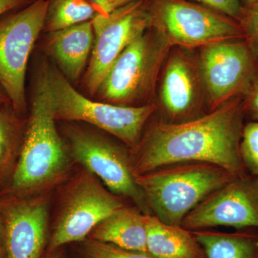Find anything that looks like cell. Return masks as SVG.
<instances>
[{"label":"cell","mask_w":258,"mask_h":258,"mask_svg":"<svg viewBox=\"0 0 258 258\" xmlns=\"http://www.w3.org/2000/svg\"><path fill=\"white\" fill-rule=\"evenodd\" d=\"M240 97L195 119L151 125L130 150L135 176L181 162L210 163L235 176L248 174L240 156L245 113Z\"/></svg>","instance_id":"cell-1"},{"label":"cell","mask_w":258,"mask_h":258,"mask_svg":"<svg viewBox=\"0 0 258 258\" xmlns=\"http://www.w3.org/2000/svg\"><path fill=\"white\" fill-rule=\"evenodd\" d=\"M46 95L36 83L11 189L17 198L48 192L69 177L71 159L57 130Z\"/></svg>","instance_id":"cell-2"},{"label":"cell","mask_w":258,"mask_h":258,"mask_svg":"<svg viewBox=\"0 0 258 258\" xmlns=\"http://www.w3.org/2000/svg\"><path fill=\"white\" fill-rule=\"evenodd\" d=\"M37 81L46 95L55 120L85 122L111 134L130 150L138 146L144 127L157 109L153 103L123 106L93 101L76 91L57 68L49 64Z\"/></svg>","instance_id":"cell-3"},{"label":"cell","mask_w":258,"mask_h":258,"mask_svg":"<svg viewBox=\"0 0 258 258\" xmlns=\"http://www.w3.org/2000/svg\"><path fill=\"white\" fill-rule=\"evenodd\" d=\"M237 176L207 162H181L136 176L151 214L181 225L183 219L209 195Z\"/></svg>","instance_id":"cell-4"},{"label":"cell","mask_w":258,"mask_h":258,"mask_svg":"<svg viewBox=\"0 0 258 258\" xmlns=\"http://www.w3.org/2000/svg\"><path fill=\"white\" fill-rule=\"evenodd\" d=\"M169 45L152 28L126 47L107 73L95 96L105 103L143 106L154 86Z\"/></svg>","instance_id":"cell-5"},{"label":"cell","mask_w":258,"mask_h":258,"mask_svg":"<svg viewBox=\"0 0 258 258\" xmlns=\"http://www.w3.org/2000/svg\"><path fill=\"white\" fill-rule=\"evenodd\" d=\"M150 28L170 45L205 47L245 39L238 22L189 0H146Z\"/></svg>","instance_id":"cell-6"},{"label":"cell","mask_w":258,"mask_h":258,"mask_svg":"<svg viewBox=\"0 0 258 258\" xmlns=\"http://www.w3.org/2000/svg\"><path fill=\"white\" fill-rule=\"evenodd\" d=\"M72 161L96 176L110 191L152 215L136 181L130 150L92 129L69 124L64 128Z\"/></svg>","instance_id":"cell-7"},{"label":"cell","mask_w":258,"mask_h":258,"mask_svg":"<svg viewBox=\"0 0 258 258\" xmlns=\"http://www.w3.org/2000/svg\"><path fill=\"white\" fill-rule=\"evenodd\" d=\"M48 243V253L83 242L98 224L126 204L96 176L83 169L64 189Z\"/></svg>","instance_id":"cell-8"},{"label":"cell","mask_w":258,"mask_h":258,"mask_svg":"<svg viewBox=\"0 0 258 258\" xmlns=\"http://www.w3.org/2000/svg\"><path fill=\"white\" fill-rule=\"evenodd\" d=\"M49 0H36L0 18V86L18 114L27 110L29 59L43 30Z\"/></svg>","instance_id":"cell-9"},{"label":"cell","mask_w":258,"mask_h":258,"mask_svg":"<svg viewBox=\"0 0 258 258\" xmlns=\"http://www.w3.org/2000/svg\"><path fill=\"white\" fill-rule=\"evenodd\" d=\"M256 60L245 39L202 47L198 73L211 111L232 98L243 96L257 75Z\"/></svg>","instance_id":"cell-10"},{"label":"cell","mask_w":258,"mask_h":258,"mask_svg":"<svg viewBox=\"0 0 258 258\" xmlns=\"http://www.w3.org/2000/svg\"><path fill=\"white\" fill-rule=\"evenodd\" d=\"M94 42L84 83L95 96L112 64L134 39L150 28L146 0H137L91 20Z\"/></svg>","instance_id":"cell-11"},{"label":"cell","mask_w":258,"mask_h":258,"mask_svg":"<svg viewBox=\"0 0 258 258\" xmlns=\"http://www.w3.org/2000/svg\"><path fill=\"white\" fill-rule=\"evenodd\" d=\"M186 230L229 227L258 229V176H237L204 200L183 219Z\"/></svg>","instance_id":"cell-12"},{"label":"cell","mask_w":258,"mask_h":258,"mask_svg":"<svg viewBox=\"0 0 258 258\" xmlns=\"http://www.w3.org/2000/svg\"><path fill=\"white\" fill-rule=\"evenodd\" d=\"M1 208L6 258H40L48 232L47 193L17 198Z\"/></svg>","instance_id":"cell-13"},{"label":"cell","mask_w":258,"mask_h":258,"mask_svg":"<svg viewBox=\"0 0 258 258\" xmlns=\"http://www.w3.org/2000/svg\"><path fill=\"white\" fill-rule=\"evenodd\" d=\"M198 72L189 57L176 52L168 59L163 75L161 104L172 123L185 121L198 103Z\"/></svg>","instance_id":"cell-14"},{"label":"cell","mask_w":258,"mask_h":258,"mask_svg":"<svg viewBox=\"0 0 258 258\" xmlns=\"http://www.w3.org/2000/svg\"><path fill=\"white\" fill-rule=\"evenodd\" d=\"M94 32L91 21L48 32L45 48L57 69L70 82L79 79L92 52Z\"/></svg>","instance_id":"cell-15"},{"label":"cell","mask_w":258,"mask_h":258,"mask_svg":"<svg viewBox=\"0 0 258 258\" xmlns=\"http://www.w3.org/2000/svg\"><path fill=\"white\" fill-rule=\"evenodd\" d=\"M88 238L147 253L145 215L126 205L102 220Z\"/></svg>","instance_id":"cell-16"},{"label":"cell","mask_w":258,"mask_h":258,"mask_svg":"<svg viewBox=\"0 0 258 258\" xmlns=\"http://www.w3.org/2000/svg\"><path fill=\"white\" fill-rule=\"evenodd\" d=\"M147 253L154 258H206L192 231L145 215Z\"/></svg>","instance_id":"cell-17"},{"label":"cell","mask_w":258,"mask_h":258,"mask_svg":"<svg viewBox=\"0 0 258 258\" xmlns=\"http://www.w3.org/2000/svg\"><path fill=\"white\" fill-rule=\"evenodd\" d=\"M192 232L205 249L206 258H258V229Z\"/></svg>","instance_id":"cell-18"},{"label":"cell","mask_w":258,"mask_h":258,"mask_svg":"<svg viewBox=\"0 0 258 258\" xmlns=\"http://www.w3.org/2000/svg\"><path fill=\"white\" fill-rule=\"evenodd\" d=\"M99 14L89 0H49L43 30L58 31L91 21Z\"/></svg>","instance_id":"cell-19"},{"label":"cell","mask_w":258,"mask_h":258,"mask_svg":"<svg viewBox=\"0 0 258 258\" xmlns=\"http://www.w3.org/2000/svg\"><path fill=\"white\" fill-rule=\"evenodd\" d=\"M18 115L12 107L0 106V178L20 154L25 130Z\"/></svg>","instance_id":"cell-20"},{"label":"cell","mask_w":258,"mask_h":258,"mask_svg":"<svg viewBox=\"0 0 258 258\" xmlns=\"http://www.w3.org/2000/svg\"><path fill=\"white\" fill-rule=\"evenodd\" d=\"M240 151L246 171L258 176V121L253 120L244 125Z\"/></svg>","instance_id":"cell-21"},{"label":"cell","mask_w":258,"mask_h":258,"mask_svg":"<svg viewBox=\"0 0 258 258\" xmlns=\"http://www.w3.org/2000/svg\"><path fill=\"white\" fill-rule=\"evenodd\" d=\"M81 251L86 258H154L147 253L129 250L89 238L83 241Z\"/></svg>","instance_id":"cell-22"},{"label":"cell","mask_w":258,"mask_h":258,"mask_svg":"<svg viewBox=\"0 0 258 258\" xmlns=\"http://www.w3.org/2000/svg\"><path fill=\"white\" fill-rule=\"evenodd\" d=\"M245 35V40L249 44L256 59H258V5L249 9H244L243 14L238 22Z\"/></svg>","instance_id":"cell-23"},{"label":"cell","mask_w":258,"mask_h":258,"mask_svg":"<svg viewBox=\"0 0 258 258\" xmlns=\"http://www.w3.org/2000/svg\"><path fill=\"white\" fill-rule=\"evenodd\" d=\"M239 22L243 14L241 0H190Z\"/></svg>","instance_id":"cell-24"},{"label":"cell","mask_w":258,"mask_h":258,"mask_svg":"<svg viewBox=\"0 0 258 258\" xmlns=\"http://www.w3.org/2000/svg\"><path fill=\"white\" fill-rule=\"evenodd\" d=\"M244 113H249L255 121H258V75L254 78L247 91L243 95Z\"/></svg>","instance_id":"cell-25"},{"label":"cell","mask_w":258,"mask_h":258,"mask_svg":"<svg viewBox=\"0 0 258 258\" xmlns=\"http://www.w3.org/2000/svg\"><path fill=\"white\" fill-rule=\"evenodd\" d=\"M36 0H0V17L23 9Z\"/></svg>","instance_id":"cell-26"},{"label":"cell","mask_w":258,"mask_h":258,"mask_svg":"<svg viewBox=\"0 0 258 258\" xmlns=\"http://www.w3.org/2000/svg\"><path fill=\"white\" fill-rule=\"evenodd\" d=\"M89 1L98 10L100 14L108 15L111 13L108 8L107 0H89Z\"/></svg>","instance_id":"cell-27"},{"label":"cell","mask_w":258,"mask_h":258,"mask_svg":"<svg viewBox=\"0 0 258 258\" xmlns=\"http://www.w3.org/2000/svg\"><path fill=\"white\" fill-rule=\"evenodd\" d=\"M134 1H137V0H107V3H108L110 11L112 12L115 9H118L120 7L133 3Z\"/></svg>","instance_id":"cell-28"},{"label":"cell","mask_w":258,"mask_h":258,"mask_svg":"<svg viewBox=\"0 0 258 258\" xmlns=\"http://www.w3.org/2000/svg\"><path fill=\"white\" fill-rule=\"evenodd\" d=\"M0 212H1V208H0ZM3 217L0 216V258H3V241L4 240V222H3Z\"/></svg>","instance_id":"cell-29"},{"label":"cell","mask_w":258,"mask_h":258,"mask_svg":"<svg viewBox=\"0 0 258 258\" xmlns=\"http://www.w3.org/2000/svg\"><path fill=\"white\" fill-rule=\"evenodd\" d=\"M241 3L243 5L244 9H249L258 5V0H241Z\"/></svg>","instance_id":"cell-30"},{"label":"cell","mask_w":258,"mask_h":258,"mask_svg":"<svg viewBox=\"0 0 258 258\" xmlns=\"http://www.w3.org/2000/svg\"><path fill=\"white\" fill-rule=\"evenodd\" d=\"M0 103H10V104L9 98L7 96L6 93L1 86H0Z\"/></svg>","instance_id":"cell-31"},{"label":"cell","mask_w":258,"mask_h":258,"mask_svg":"<svg viewBox=\"0 0 258 258\" xmlns=\"http://www.w3.org/2000/svg\"><path fill=\"white\" fill-rule=\"evenodd\" d=\"M45 258H62V253L60 250L57 249L52 253H48Z\"/></svg>","instance_id":"cell-32"}]
</instances>
